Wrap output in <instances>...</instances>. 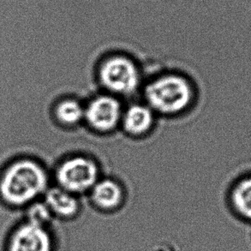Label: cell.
Listing matches in <instances>:
<instances>
[{
  "label": "cell",
  "mask_w": 251,
  "mask_h": 251,
  "mask_svg": "<svg viewBox=\"0 0 251 251\" xmlns=\"http://www.w3.org/2000/svg\"><path fill=\"white\" fill-rule=\"evenodd\" d=\"M53 220V215L44 201H36L34 203L27 206L25 221L31 224L42 227H50Z\"/></svg>",
  "instance_id": "7c38bea8"
},
{
  "label": "cell",
  "mask_w": 251,
  "mask_h": 251,
  "mask_svg": "<svg viewBox=\"0 0 251 251\" xmlns=\"http://www.w3.org/2000/svg\"><path fill=\"white\" fill-rule=\"evenodd\" d=\"M145 98L153 112L176 114L189 106L193 99V89L183 76L168 74L154 79L147 86Z\"/></svg>",
  "instance_id": "7a4b0ae2"
},
{
  "label": "cell",
  "mask_w": 251,
  "mask_h": 251,
  "mask_svg": "<svg viewBox=\"0 0 251 251\" xmlns=\"http://www.w3.org/2000/svg\"><path fill=\"white\" fill-rule=\"evenodd\" d=\"M98 166L84 156H75L64 160L57 168L58 186L75 196L89 192L98 182Z\"/></svg>",
  "instance_id": "3957f363"
},
{
  "label": "cell",
  "mask_w": 251,
  "mask_h": 251,
  "mask_svg": "<svg viewBox=\"0 0 251 251\" xmlns=\"http://www.w3.org/2000/svg\"><path fill=\"white\" fill-rule=\"evenodd\" d=\"M55 238L49 227L24 221L8 236L5 251H55Z\"/></svg>",
  "instance_id": "5b68a950"
},
{
  "label": "cell",
  "mask_w": 251,
  "mask_h": 251,
  "mask_svg": "<svg viewBox=\"0 0 251 251\" xmlns=\"http://www.w3.org/2000/svg\"><path fill=\"white\" fill-rule=\"evenodd\" d=\"M120 102L112 95H100L85 106L84 119L99 132H109L122 120Z\"/></svg>",
  "instance_id": "8992f818"
},
{
  "label": "cell",
  "mask_w": 251,
  "mask_h": 251,
  "mask_svg": "<svg viewBox=\"0 0 251 251\" xmlns=\"http://www.w3.org/2000/svg\"><path fill=\"white\" fill-rule=\"evenodd\" d=\"M54 112L58 122L65 126H75L84 119L85 106L75 100L67 99L56 105Z\"/></svg>",
  "instance_id": "8fae6325"
},
{
  "label": "cell",
  "mask_w": 251,
  "mask_h": 251,
  "mask_svg": "<svg viewBox=\"0 0 251 251\" xmlns=\"http://www.w3.org/2000/svg\"><path fill=\"white\" fill-rule=\"evenodd\" d=\"M225 195L232 214L251 225V171L242 173L233 180Z\"/></svg>",
  "instance_id": "52a82bcc"
},
{
  "label": "cell",
  "mask_w": 251,
  "mask_h": 251,
  "mask_svg": "<svg viewBox=\"0 0 251 251\" xmlns=\"http://www.w3.org/2000/svg\"><path fill=\"white\" fill-rule=\"evenodd\" d=\"M47 171L38 161L20 158L11 161L0 174V200L12 208L27 207L49 189Z\"/></svg>",
  "instance_id": "6da1fadb"
},
{
  "label": "cell",
  "mask_w": 251,
  "mask_h": 251,
  "mask_svg": "<svg viewBox=\"0 0 251 251\" xmlns=\"http://www.w3.org/2000/svg\"><path fill=\"white\" fill-rule=\"evenodd\" d=\"M43 201L53 217L61 221L73 220L82 210V200L59 186L49 188Z\"/></svg>",
  "instance_id": "9c48e42d"
},
{
  "label": "cell",
  "mask_w": 251,
  "mask_h": 251,
  "mask_svg": "<svg viewBox=\"0 0 251 251\" xmlns=\"http://www.w3.org/2000/svg\"><path fill=\"white\" fill-rule=\"evenodd\" d=\"M99 79L108 91L131 95L139 87L141 75L136 64L124 56H113L102 63Z\"/></svg>",
  "instance_id": "277c9868"
},
{
  "label": "cell",
  "mask_w": 251,
  "mask_h": 251,
  "mask_svg": "<svg viewBox=\"0 0 251 251\" xmlns=\"http://www.w3.org/2000/svg\"><path fill=\"white\" fill-rule=\"evenodd\" d=\"M89 203L104 213H113L125 205L126 196L123 187L114 180H99L89 191Z\"/></svg>",
  "instance_id": "ba28073f"
},
{
  "label": "cell",
  "mask_w": 251,
  "mask_h": 251,
  "mask_svg": "<svg viewBox=\"0 0 251 251\" xmlns=\"http://www.w3.org/2000/svg\"><path fill=\"white\" fill-rule=\"evenodd\" d=\"M153 120V111L149 105L135 104L123 112L121 123L126 132L139 136L151 129Z\"/></svg>",
  "instance_id": "30bf717a"
}]
</instances>
